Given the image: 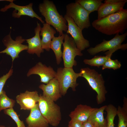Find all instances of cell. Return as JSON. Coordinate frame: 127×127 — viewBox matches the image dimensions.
I'll use <instances>...</instances> for the list:
<instances>
[{
    "instance_id": "6da1fadb",
    "label": "cell",
    "mask_w": 127,
    "mask_h": 127,
    "mask_svg": "<svg viewBox=\"0 0 127 127\" xmlns=\"http://www.w3.org/2000/svg\"><path fill=\"white\" fill-rule=\"evenodd\" d=\"M91 24L96 30L107 35L123 34L127 28V9L96 19Z\"/></svg>"
},
{
    "instance_id": "7a4b0ae2",
    "label": "cell",
    "mask_w": 127,
    "mask_h": 127,
    "mask_svg": "<svg viewBox=\"0 0 127 127\" xmlns=\"http://www.w3.org/2000/svg\"><path fill=\"white\" fill-rule=\"evenodd\" d=\"M39 11L45 18L46 23L52 26L59 33L63 35V32L68 29L67 21L64 17L58 11L55 5L52 1L44 0L38 6Z\"/></svg>"
},
{
    "instance_id": "3957f363",
    "label": "cell",
    "mask_w": 127,
    "mask_h": 127,
    "mask_svg": "<svg viewBox=\"0 0 127 127\" xmlns=\"http://www.w3.org/2000/svg\"><path fill=\"white\" fill-rule=\"evenodd\" d=\"M80 72L82 74L81 77L86 80L92 89L97 93V104L102 103L106 100V95L107 91L102 75L95 70L88 67L81 69Z\"/></svg>"
},
{
    "instance_id": "277c9868",
    "label": "cell",
    "mask_w": 127,
    "mask_h": 127,
    "mask_svg": "<svg viewBox=\"0 0 127 127\" xmlns=\"http://www.w3.org/2000/svg\"><path fill=\"white\" fill-rule=\"evenodd\" d=\"M38 103L40 111L49 124L56 127L61 119L60 107L54 102L40 95Z\"/></svg>"
},
{
    "instance_id": "5b68a950",
    "label": "cell",
    "mask_w": 127,
    "mask_h": 127,
    "mask_svg": "<svg viewBox=\"0 0 127 127\" xmlns=\"http://www.w3.org/2000/svg\"><path fill=\"white\" fill-rule=\"evenodd\" d=\"M81 75V72H75L73 68H58L55 78L58 82L61 95L64 96L70 87L73 91H76V88L78 85L77 79Z\"/></svg>"
},
{
    "instance_id": "8992f818",
    "label": "cell",
    "mask_w": 127,
    "mask_h": 127,
    "mask_svg": "<svg viewBox=\"0 0 127 127\" xmlns=\"http://www.w3.org/2000/svg\"><path fill=\"white\" fill-rule=\"evenodd\" d=\"M127 36V32L123 34L115 35L111 40H103L101 43L97 44L94 47H91L88 49V52L92 55H95L101 52H105L106 54H111L119 49L126 50L127 48V44H122L125 40Z\"/></svg>"
},
{
    "instance_id": "52a82bcc",
    "label": "cell",
    "mask_w": 127,
    "mask_h": 127,
    "mask_svg": "<svg viewBox=\"0 0 127 127\" xmlns=\"http://www.w3.org/2000/svg\"><path fill=\"white\" fill-rule=\"evenodd\" d=\"M90 13L78 3H70L66 6V15L73 20L82 31L91 26L89 15Z\"/></svg>"
},
{
    "instance_id": "ba28073f",
    "label": "cell",
    "mask_w": 127,
    "mask_h": 127,
    "mask_svg": "<svg viewBox=\"0 0 127 127\" xmlns=\"http://www.w3.org/2000/svg\"><path fill=\"white\" fill-rule=\"evenodd\" d=\"M62 53L64 67L73 68L77 64L75 58L77 56H81L83 54L77 48L76 44L71 37L67 34H65Z\"/></svg>"
},
{
    "instance_id": "9c48e42d",
    "label": "cell",
    "mask_w": 127,
    "mask_h": 127,
    "mask_svg": "<svg viewBox=\"0 0 127 127\" xmlns=\"http://www.w3.org/2000/svg\"><path fill=\"white\" fill-rule=\"evenodd\" d=\"M2 41L6 48L0 51V54L5 53L9 56L12 62L15 59L19 57V54L21 52L28 49V45L23 44L25 41V39L21 36H18L16 37L15 40H13L11 36V31L3 38Z\"/></svg>"
},
{
    "instance_id": "30bf717a",
    "label": "cell",
    "mask_w": 127,
    "mask_h": 127,
    "mask_svg": "<svg viewBox=\"0 0 127 127\" xmlns=\"http://www.w3.org/2000/svg\"><path fill=\"white\" fill-rule=\"evenodd\" d=\"M64 17L68 24L67 34L71 35L78 48L81 51L90 46L89 41L84 37L82 30L74 23L72 19L65 14Z\"/></svg>"
},
{
    "instance_id": "8fae6325",
    "label": "cell",
    "mask_w": 127,
    "mask_h": 127,
    "mask_svg": "<svg viewBox=\"0 0 127 127\" xmlns=\"http://www.w3.org/2000/svg\"><path fill=\"white\" fill-rule=\"evenodd\" d=\"M8 5H6L0 11L2 12H5L10 8L15 9L13 11L12 15L15 18H19L22 16H26L32 18H35L38 19L42 24L44 23L42 18L39 16L34 11L32 8L33 4L30 3L28 5L21 6L14 4L13 1L9 2Z\"/></svg>"
},
{
    "instance_id": "7c38bea8",
    "label": "cell",
    "mask_w": 127,
    "mask_h": 127,
    "mask_svg": "<svg viewBox=\"0 0 127 127\" xmlns=\"http://www.w3.org/2000/svg\"><path fill=\"white\" fill-rule=\"evenodd\" d=\"M56 72L50 66H47L39 62L31 68L27 74V77L36 74L39 75L40 77V82L47 84L50 81L55 77Z\"/></svg>"
},
{
    "instance_id": "4fadbf2b",
    "label": "cell",
    "mask_w": 127,
    "mask_h": 127,
    "mask_svg": "<svg viewBox=\"0 0 127 127\" xmlns=\"http://www.w3.org/2000/svg\"><path fill=\"white\" fill-rule=\"evenodd\" d=\"M40 99V95L36 91L27 90L16 97V102L20 105V109L24 110H30L38 103Z\"/></svg>"
},
{
    "instance_id": "5bb4252c",
    "label": "cell",
    "mask_w": 127,
    "mask_h": 127,
    "mask_svg": "<svg viewBox=\"0 0 127 127\" xmlns=\"http://www.w3.org/2000/svg\"><path fill=\"white\" fill-rule=\"evenodd\" d=\"M39 87L43 91L42 95L51 100L55 102L61 97L59 84L55 77L47 84H42Z\"/></svg>"
},
{
    "instance_id": "9a60e30c",
    "label": "cell",
    "mask_w": 127,
    "mask_h": 127,
    "mask_svg": "<svg viewBox=\"0 0 127 127\" xmlns=\"http://www.w3.org/2000/svg\"><path fill=\"white\" fill-rule=\"evenodd\" d=\"M40 24L37 22V26L34 29L35 35L32 37L25 39L28 44L27 52L30 54H36L40 57L41 54L44 52V50L42 47L40 32L41 28Z\"/></svg>"
},
{
    "instance_id": "2e32d148",
    "label": "cell",
    "mask_w": 127,
    "mask_h": 127,
    "mask_svg": "<svg viewBox=\"0 0 127 127\" xmlns=\"http://www.w3.org/2000/svg\"><path fill=\"white\" fill-rule=\"evenodd\" d=\"M30 113L26 118L27 127H48L49 123L41 113L38 103L30 110Z\"/></svg>"
},
{
    "instance_id": "e0dca14e",
    "label": "cell",
    "mask_w": 127,
    "mask_h": 127,
    "mask_svg": "<svg viewBox=\"0 0 127 127\" xmlns=\"http://www.w3.org/2000/svg\"><path fill=\"white\" fill-rule=\"evenodd\" d=\"M95 108L87 105L80 104L71 112L69 116L71 120L83 123L88 120L90 116Z\"/></svg>"
},
{
    "instance_id": "ac0fdd59",
    "label": "cell",
    "mask_w": 127,
    "mask_h": 127,
    "mask_svg": "<svg viewBox=\"0 0 127 127\" xmlns=\"http://www.w3.org/2000/svg\"><path fill=\"white\" fill-rule=\"evenodd\" d=\"M126 2L117 3H102L97 11L98 19L114 14L123 9Z\"/></svg>"
},
{
    "instance_id": "d6986e66",
    "label": "cell",
    "mask_w": 127,
    "mask_h": 127,
    "mask_svg": "<svg viewBox=\"0 0 127 127\" xmlns=\"http://www.w3.org/2000/svg\"><path fill=\"white\" fill-rule=\"evenodd\" d=\"M56 32L55 29L50 25L46 23L43 24V26L41 27L40 32V35L42 36L41 42L43 49L47 51H50L52 40Z\"/></svg>"
},
{
    "instance_id": "ffe728a7",
    "label": "cell",
    "mask_w": 127,
    "mask_h": 127,
    "mask_svg": "<svg viewBox=\"0 0 127 127\" xmlns=\"http://www.w3.org/2000/svg\"><path fill=\"white\" fill-rule=\"evenodd\" d=\"M106 105L99 108H96L89 117L88 121L94 125L97 123L99 127H107V121L104 118L103 114Z\"/></svg>"
},
{
    "instance_id": "44dd1931",
    "label": "cell",
    "mask_w": 127,
    "mask_h": 127,
    "mask_svg": "<svg viewBox=\"0 0 127 127\" xmlns=\"http://www.w3.org/2000/svg\"><path fill=\"white\" fill-rule=\"evenodd\" d=\"M65 34L58 37L54 36L53 38L50 45V49L53 51L55 55L56 62L60 64L62 61V52L61 51L62 45L63 43Z\"/></svg>"
},
{
    "instance_id": "7402d4cb",
    "label": "cell",
    "mask_w": 127,
    "mask_h": 127,
    "mask_svg": "<svg viewBox=\"0 0 127 127\" xmlns=\"http://www.w3.org/2000/svg\"><path fill=\"white\" fill-rule=\"evenodd\" d=\"M103 0H76L78 3L90 13L97 11Z\"/></svg>"
},
{
    "instance_id": "603a6c76",
    "label": "cell",
    "mask_w": 127,
    "mask_h": 127,
    "mask_svg": "<svg viewBox=\"0 0 127 127\" xmlns=\"http://www.w3.org/2000/svg\"><path fill=\"white\" fill-rule=\"evenodd\" d=\"M123 107L119 106L117 110V115L118 117V127H127V99L124 98Z\"/></svg>"
},
{
    "instance_id": "cb8c5ba5",
    "label": "cell",
    "mask_w": 127,
    "mask_h": 127,
    "mask_svg": "<svg viewBox=\"0 0 127 127\" xmlns=\"http://www.w3.org/2000/svg\"><path fill=\"white\" fill-rule=\"evenodd\" d=\"M112 55H107L106 56H97L91 59H85L83 61L84 63L91 66L99 67L102 66L109 59L111 58Z\"/></svg>"
},
{
    "instance_id": "d4e9b609",
    "label": "cell",
    "mask_w": 127,
    "mask_h": 127,
    "mask_svg": "<svg viewBox=\"0 0 127 127\" xmlns=\"http://www.w3.org/2000/svg\"><path fill=\"white\" fill-rule=\"evenodd\" d=\"M105 110L107 112V127H115L114 121L117 115V109L113 105H106Z\"/></svg>"
},
{
    "instance_id": "484cf974",
    "label": "cell",
    "mask_w": 127,
    "mask_h": 127,
    "mask_svg": "<svg viewBox=\"0 0 127 127\" xmlns=\"http://www.w3.org/2000/svg\"><path fill=\"white\" fill-rule=\"evenodd\" d=\"M15 103V100L8 97L3 90L0 95V112L3 110L13 108Z\"/></svg>"
},
{
    "instance_id": "4316f807",
    "label": "cell",
    "mask_w": 127,
    "mask_h": 127,
    "mask_svg": "<svg viewBox=\"0 0 127 127\" xmlns=\"http://www.w3.org/2000/svg\"><path fill=\"white\" fill-rule=\"evenodd\" d=\"M4 113L10 117L16 123L17 127H26L24 122L20 119L17 112L13 108L4 110Z\"/></svg>"
},
{
    "instance_id": "83f0119b",
    "label": "cell",
    "mask_w": 127,
    "mask_h": 127,
    "mask_svg": "<svg viewBox=\"0 0 127 127\" xmlns=\"http://www.w3.org/2000/svg\"><path fill=\"white\" fill-rule=\"evenodd\" d=\"M121 65V62L117 59L112 60L111 58L109 59L102 66V69L106 68L112 69L114 70L119 68Z\"/></svg>"
},
{
    "instance_id": "f1b7e54d",
    "label": "cell",
    "mask_w": 127,
    "mask_h": 127,
    "mask_svg": "<svg viewBox=\"0 0 127 127\" xmlns=\"http://www.w3.org/2000/svg\"><path fill=\"white\" fill-rule=\"evenodd\" d=\"M13 72V69L12 67L7 73L0 77V95L6 81L12 75Z\"/></svg>"
},
{
    "instance_id": "f546056e",
    "label": "cell",
    "mask_w": 127,
    "mask_h": 127,
    "mask_svg": "<svg viewBox=\"0 0 127 127\" xmlns=\"http://www.w3.org/2000/svg\"><path fill=\"white\" fill-rule=\"evenodd\" d=\"M68 127H82V123L71 119L69 122Z\"/></svg>"
},
{
    "instance_id": "4dcf8cb0",
    "label": "cell",
    "mask_w": 127,
    "mask_h": 127,
    "mask_svg": "<svg viewBox=\"0 0 127 127\" xmlns=\"http://www.w3.org/2000/svg\"><path fill=\"white\" fill-rule=\"evenodd\" d=\"M123 2H127V0H105L104 3H117Z\"/></svg>"
},
{
    "instance_id": "1f68e13d",
    "label": "cell",
    "mask_w": 127,
    "mask_h": 127,
    "mask_svg": "<svg viewBox=\"0 0 127 127\" xmlns=\"http://www.w3.org/2000/svg\"><path fill=\"white\" fill-rule=\"evenodd\" d=\"M82 127H94V125L87 120L82 123Z\"/></svg>"
},
{
    "instance_id": "d6a6232c",
    "label": "cell",
    "mask_w": 127,
    "mask_h": 127,
    "mask_svg": "<svg viewBox=\"0 0 127 127\" xmlns=\"http://www.w3.org/2000/svg\"><path fill=\"white\" fill-rule=\"evenodd\" d=\"M13 1L14 0H0V1H8L9 2Z\"/></svg>"
},
{
    "instance_id": "836d02e7",
    "label": "cell",
    "mask_w": 127,
    "mask_h": 127,
    "mask_svg": "<svg viewBox=\"0 0 127 127\" xmlns=\"http://www.w3.org/2000/svg\"><path fill=\"white\" fill-rule=\"evenodd\" d=\"M94 127H99L97 123H95L94 124Z\"/></svg>"
},
{
    "instance_id": "e575fe53",
    "label": "cell",
    "mask_w": 127,
    "mask_h": 127,
    "mask_svg": "<svg viewBox=\"0 0 127 127\" xmlns=\"http://www.w3.org/2000/svg\"><path fill=\"white\" fill-rule=\"evenodd\" d=\"M0 127H5V126L3 125H0Z\"/></svg>"
},
{
    "instance_id": "d590c367",
    "label": "cell",
    "mask_w": 127,
    "mask_h": 127,
    "mask_svg": "<svg viewBox=\"0 0 127 127\" xmlns=\"http://www.w3.org/2000/svg\"><path fill=\"white\" fill-rule=\"evenodd\" d=\"M10 127L9 126V127Z\"/></svg>"
}]
</instances>
